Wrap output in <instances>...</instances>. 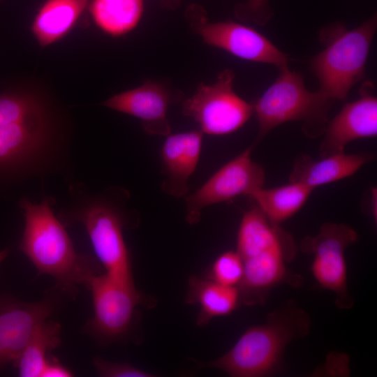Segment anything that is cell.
Segmentation results:
<instances>
[{
    "label": "cell",
    "mask_w": 377,
    "mask_h": 377,
    "mask_svg": "<svg viewBox=\"0 0 377 377\" xmlns=\"http://www.w3.org/2000/svg\"><path fill=\"white\" fill-rule=\"evenodd\" d=\"M64 223H81L105 273L135 285L130 256L123 237L126 219L122 212L105 198L84 201L61 216Z\"/></svg>",
    "instance_id": "obj_5"
},
{
    "label": "cell",
    "mask_w": 377,
    "mask_h": 377,
    "mask_svg": "<svg viewBox=\"0 0 377 377\" xmlns=\"http://www.w3.org/2000/svg\"><path fill=\"white\" fill-rule=\"evenodd\" d=\"M244 274V263L237 251H228L219 256L209 272V279L227 286H238Z\"/></svg>",
    "instance_id": "obj_25"
},
{
    "label": "cell",
    "mask_w": 377,
    "mask_h": 377,
    "mask_svg": "<svg viewBox=\"0 0 377 377\" xmlns=\"http://www.w3.org/2000/svg\"><path fill=\"white\" fill-rule=\"evenodd\" d=\"M90 0H47L31 24V33L40 47L64 38L74 27Z\"/></svg>",
    "instance_id": "obj_18"
},
{
    "label": "cell",
    "mask_w": 377,
    "mask_h": 377,
    "mask_svg": "<svg viewBox=\"0 0 377 377\" xmlns=\"http://www.w3.org/2000/svg\"><path fill=\"white\" fill-rule=\"evenodd\" d=\"M87 289L91 291L94 316L82 332L98 346L125 340L131 332L136 308L145 297L135 285H130L106 273L93 276Z\"/></svg>",
    "instance_id": "obj_6"
},
{
    "label": "cell",
    "mask_w": 377,
    "mask_h": 377,
    "mask_svg": "<svg viewBox=\"0 0 377 377\" xmlns=\"http://www.w3.org/2000/svg\"><path fill=\"white\" fill-rule=\"evenodd\" d=\"M89 12L96 26L112 37L132 31L144 13V0H93Z\"/></svg>",
    "instance_id": "obj_22"
},
{
    "label": "cell",
    "mask_w": 377,
    "mask_h": 377,
    "mask_svg": "<svg viewBox=\"0 0 377 377\" xmlns=\"http://www.w3.org/2000/svg\"><path fill=\"white\" fill-rule=\"evenodd\" d=\"M311 320L295 302L287 301L270 312L265 323L252 326L223 356L201 364L232 377H262L281 368L285 349L292 341L308 334Z\"/></svg>",
    "instance_id": "obj_2"
},
{
    "label": "cell",
    "mask_w": 377,
    "mask_h": 377,
    "mask_svg": "<svg viewBox=\"0 0 377 377\" xmlns=\"http://www.w3.org/2000/svg\"><path fill=\"white\" fill-rule=\"evenodd\" d=\"M53 203L50 197L39 204L26 198L20 200L25 224L20 249L40 274L53 277L54 286L73 299L78 286L87 287L93 276L101 274V265L96 258L76 251L51 209Z\"/></svg>",
    "instance_id": "obj_1"
},
{
    "label": "cell",
    "mask_w": 377,
    "mask_h": 377,
    "mask_svg": "<svg viewBox=\"0 0 377 377\" xmlns=\"http://www.w3.org/2000/svg\"><path fill=\"white\" fill-rule=\"evenodd\" d=\"M182 98L181 91L163 82L147 80L135 88L111 96L103 105L139 119L143 131L149 135L167 136L171 133L168 118L169 108Z\"/></svg>",
    "instance_id": "obj_13"
},
{
    "label": "cell",
    "mask_w": 377,
    "mask_h": 377,
    "mask_svg": "<svg viewBox=\"0 0 377 377\" xmlns=\"http://www.w3.org/2000/svg\"><path fill=\"white\" fill-rule=\"evenodd\" d=\"M48 140L44 115L0 126V168L34 161L46 149Z\"/></svg>",
    "instance_id": "obj_16"
},
{
    "label": "cell",
    "mask_w": 377,
    "mask_h": 377,
    "mask_svg": "<svg viewBox=\"0 0 377 377\" xmlns=\"http://www.w3.org/2000/svg\"><path fill=\"white\" fill-rule=\"evenodd\" d=\"M313 190L304 184L290 182L275 188L261 187L249 196L271 223L279 225L303 207Z\"/></svg>",
    "instance_id": "obj_20"
},
{
    "label": "cell",
    "mask_w": 377,
    "mask_h": 377,
    "mask_svg": "<svg viewBox=\"0 0 377 377\" xmlns=\"http://www.w3.org/2000/svg\"><path fill=\"white\" fill-rule=\"evenodd\" d=\"M357 237L355 230L346 224L325 223L318 235L305 237L300 245L302 251L313 256L311 269L314 279L334 293L335 304L341 309L354 304L348 288L344 252Z\"/></svg>",
    "instance_id": "obj_9"
},
{
    "label": "cell",
    "mask_w": 377,
    "mask_h": 377,
    "mask_svg": "<svg viewBox=\"0 0 377 377\" xmlns=\"http://www.w3.org/2000/svg\"><path fill=\"white\" fill-rule=\"evenodd\" d=\"M74 374L55 357H48L40 377H71Z\"/></svg>",
    "instance_id": "obj_28"
},
{
    "label": "cell",
    "mask_w": 377,
    "mask_h": 377,
    "mask_svg": "<svg viewBox=\"0 0 377 377\" xmlns=\"http://www.w3.org/2000/svg\"><path fill=\"white\" fill-rule=\"evenodd\" d=\"M232 69L221 71L214 82L200 83L182 103V112L198 123L203 134L223 135L242 127L253 114V105L234 90Z\"/></svg>",
    "instance_id": "obj_7"
},
{
    "label": "cell",
    "mask_w": 377,
    "mask_h": 377,
    "mask_svg": "<svg viewBox=\"0 0 377 377\" xmlns=\"http://www.w3.org/2000/svg\"><path fill=\"white\" fill-rule=\"evenodd\" d=\"M61 327L52 320L42 321L35 329L24 350L13 363L20 376L40 377L48 352L61 343Z\"/></svg>",
    "instance_id": "obj_23"
},
{
    "label": "cell",
    "mask_w": 377,
    "mask_h": 377,
    "mask_svg": "<svg viewBox=\"0 0 377 377\" xmlns=\"http://www.w3.org/2000/svg\"><path fill=\"white\" fill-rule=\"evenodd\" d=\"M293 239L279 225L271 223L256 206L242 218L237 239V252L242 260L276 244Z\"/></svg>",
    "instance_id": "obj_21"
},
{
    "label": "cell",
    "mask_w": 377,
    "mask_h": 377,
    "mask_svg": "<svg viewBox=\"0 0 377 377\" xmlns=\"http://www.w3.org/2000/svg\"><path fill=\"white\" fill-rule=\"evenodd\" d=\"M44 115L43 106L34 96L25 94L0 95V126Z\"/></svg>",
    "instance_id": "obj_24"
},
{
    "label": "cell",
    "mask_w": 377,
    "mask_h": 377,
    "mask_svg": "<svg viewBox=\"0 0 377 377\" xmlns=\"http://www.w3.org/2000/svg\"><path fill=\"white\" fill-rule=\"evenodd\" d=\"M185 302L199 306L196 323L205 326L215 317L231 313L241 300L237 286H227L209 279L193 276L188 279Z\"/></svg>",
    "instance_id": "obj_19"
},
{
    "label": "cell",
    "mask_w": 377,
    "mask_h": 377,
    "mask_svg": "<svg viewBox=\"0 0 377 377\" xmlns=\"http://www.w3.org/2000/svg\"><path fill=\"white\" fill-rule=\"evenodd\" d=\"M10 249L9 248H6L5 249L0 251V265L4 260V259L9 255Z\"/></svg>",
    "instance_id": "obj_30"
},
{
    "label": "cell",
    "mask_w": 377,
    "mask_h": 377,
    "mask_svg": "<svg viewBox=\"0 0 377 377\" xmlns=\"http://www.w3.org/2000/svg\"><path fill=\"white\" fill-rule=\"evenodd\" d=\"M374 154L368 152L332 154L314 160L301 155L295 161L289 180L304 184L313 188L348 177L371 161Z\"/></svg>",
    "instance_id": "obj_17"
},
{
    "label": "cell",
    "mask_w": 377,
    "mask_h": 377,
    "mask_svg": "<svg viewBox=\"0 0 377 377\" xmlns=\"http://www.w3.org/2000/svg\"><path fill=\"white\" fill-rule=\"evenodd\" d=\"M376 29L374 14L353 29L339 22L320 31L319 40L324 47L310 61L320 92L333 101L347 98L352 87L364 77Z\"/></svg>",
    "instance_id": "obj_3"
},
{
    "label": "cell",
    "mask_w": 377,
    "mask_h": 377,
    "mask_svg": "<svg viewBox=\"0 0 377 377\" xmlns=\"http://www.w3.org/2000/svg\"><path fill=\"white\" fill-rule=\"evenodd\" d=\"M295 255L293 239L264 249L242 260L244 274L237 286L242 303L248 306L263 304L276 286L288 283L297 286L301 277L290 274L286 267Z\"/></svg>",
    "instance_id": "obj_12"
},
{
    "label": "cell",
    "mask_w": 377,
    "mask_h": 377,
    "mask_svg": "<svg viewBox=\"0 0 377 377\" xmlns=\"http://www.w3.org/2000/svg\"><path fill=\"white\" fill-rule=\"evenodd\" d=\"M251 145L217 170L193 193L184 198L186 220L191 225L200 221L202 210L212 205L228 201L241 195H249L263 187L265 170L251 158Z\"/></svg>",
    "instance_id": "obj_11"
},
{
    "label": "cell",
    "mask_w": 377,
    "mask_h": 377,
    "mask_svg": "<svg viewBox=\"0 0 377 377\" xmlns=\"http://www.w3.org/2000/svg\"><path fill=\"white\" fill-rule=\"evenodd\" d=\"M234 13L237 20L258 26L266 25L274 13L269 0H246L235 6Z\"/></svg>",
    "instance_id": "obj_26"
},
{
    "label": "cell",
    "mask_w": 377,
    "mask_h": 377,
    "mask_svg": "<svg viewBox=\"0 0 377 377\" xmlns=\"http://www.w3.org/2000/svg\"><path fill=\"white\" fill-rule=\"evenodd\" d=\"M373 82L365 80L360 97L346 103L339 113L329 120L319 147L320 158L344 152L350 142L372 138L377 134V98Z\"/></svg>",
    "instance_id": "obj_14"
},
{
    "label": "cell",
    "mask_w": 377,
    "mask_h": 377,
    "mask_svg": "<svg viewBox=\"0 0 377 377\" xmlns=\"http://www.w3.org/2000/svg\"><path fill=\"white\" fill-rule=\"evenodd\" d=\"M94 368L99 376L103 377H151L150 373L128 363L113 362L101 357L93 359Z\"/></svg>",
    "instance_id": "obj_27"
},
{
    "label": "cell",
    "mask_w": 377,
    "mask_h": 377,
    "mask_svg": "<svg viewBox=\"0 0 377 377\" xmlns=\"http://www.w3.org/2000/svg\"><path fill=\"white\" fill-rule=\"evenodd\" d=\"M68 299L71 298L56 286L36 302L0 295V370L17 360L36 327Z\"/></svg>",
    "instance_id": "obj_10"
},
{
    "label": "cell",
    "mask_w": 377,
    "mask_h": 377,
    "mask_svg": "<svg viewBox=\"0 0 377 377\" xmlns=\"http://www.w3.org/2000/svg\"><path fill=\"white\" fill-rule=\"evenodd\" d=\"M203 133L194 130L170 133L161 150L165 179L163 191L174 197H185L188 183L198 165L200 156Z\"/></svg>",
    "instance_id": "obj_15"
},
{
    "label": "cell",
    "mask_w": 377,
    "mask_h": 377,
    "mask_svg": "<svg viewBox=\"0 0 377 377\" xmlns=\"http://www.w3.org/2000/svg\"><path fill=\"white\" fill-rule=\"evenodd\" d=\"M162 6L168 9L177 8L180 4V0H158Z\"/></svg>",
    "instance_id": "obj_29"
},
{
    "label": "cell",
    "mask_w": 377,
    "mask_h": 377,
    "mask_svg": "<svg viewBox=\"0 0 377 377\" xmlns=\"http://www.w3.org/2000/svg\"><path fill=\"white\" fill-rule=\"evenodd\" d=\"M334 101L319 91H309L300 73L288 66L279 68L274 82L253 103L258 129L253 147L271 131L289 121H302L303 132L310 138L323 134Z\"/></svg>",
    "instance_id": "obj_4"
},
{
    "label": "cell",
    "mask_w": 377,
    "mask_h": 377,
    "mask_svg": "<svg viewBox=\"0 0 377 377\" xmlns=\"http://www.w3.org/2000/svg\"><path fill=\"white\" fill-rule=\"evenodd\" d=\"M185 16L192 31L209 46L243 60L278 68L288 66V55L251 27L230 20L209 22L205 10L198 4L188 7Z\"/></svg>",
    "instance_id": "obj_8"
}]
</instances>
